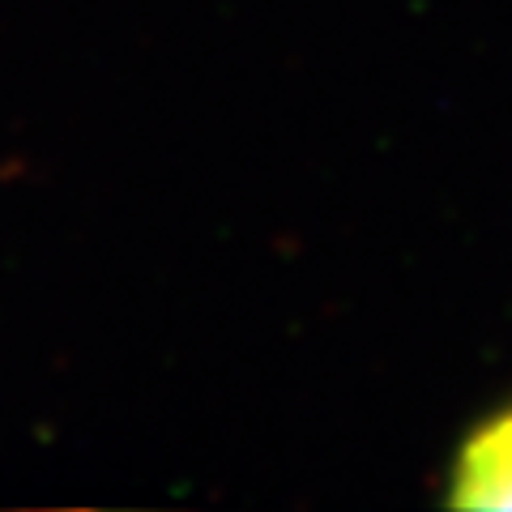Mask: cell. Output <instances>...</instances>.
Masks as SVG:
<instances>
[{"instance_id":"1","label":"cell","mask_w":512,"mask_h":512,"mask_svg":"<svg viewBox=\"0 0 512 512\" xmlns=\"http://www.w3.org/2000/svg\"><path fill=\"white\" fill-rule=\"evenodd\" d=\"M448 500L457 508H512V410L495 414L466 440Z\"/></svg>"}]
</instances>
